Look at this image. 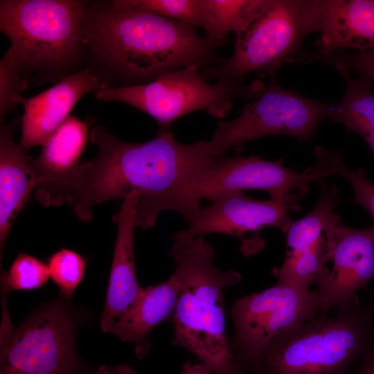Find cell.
<instances>
[{
    "instance_id": "9",
    "label": "cell",
    "mask_w": 374,
    "mask_h": 374,
    "mask_svg": "<svg viewBox=\"0 0 374 374\" xmlns=\"http://www.w3.org/2000/svg\"><path fill=\"white\" fill-rule=\"evenodd\" d=\"M240 114L231 121L217 122L208 141L217 157L231 149L271 134H285L301 141L310 140L321 121L329 118L334 103L321 102L280 87L272 77Z\"/></svg>"
},
{
    "instance_id": "17",
    "label": "cell",
    "mask_w": 374,
    "mask_h": 374,
    "mask_svg": "<svg viewBox=\"0 0 374 374\" xmlns=\"http://www.w3.org/2000/svg\"><path fill=\"white\" fill-rule=\"evenodd\" d=\"M19 119L1 125L0 131V253L17 215L38 182L30 157L21 142L14 141Z\"/></svg>"
},
{
    "instance_id": "11",
    "label": "cell",
    "mask_w": 374,
    "mask_h": 374,
    "mask_svg": "<svg viewBox=\"0 0 374 374\" xmlns=\"http://www.w3.org/2000/svg\"><path fill=\"white\" fill-rule=\"evenodd\" d=\"M37 310L0 349V374H84L75 348V325L67 307Z\"/></svg>"
},
{
    "instance_id": "26",
    "label": "cell",
    "mask_w": 374,
    "mask_h": 374,
    "mask_svg": "<svg viewBox=\"0 0 374 374\" xmlns=\"http://www.w3.org/2000/svg\"><path fill=\"white\" fill-rule=\"evenodd\" d=\"M17 70L6 60L0 61V117L13 111L23 98L22 93L28 87Z\"/></svg>"
},
{
    "instance_id": "28",
    "label": "cell",
    "mask_w": 374,
    "mask_h": 374,
    "mask_svg": "<svg viewBox=\"0 0 374 374\" xmlns=\"http://www.w3.org/2000/svg\"><path fill=\"white\" fill-rule=\"evenodd\" d=\"M348 69H354L364 78L374 81V48L355 54L336 53L330 59Z\"/></svg>"
},
{
    "instance_id": "19",
    "label": "cell",
    "mask_w": 374,
    "mask_h": 374,
    "mask_svg": "<svg viewBox=\"0 0 374 374\" xmlns=\"http://www.w3.org/2000/svg\"><path fill=\"white\" fill-rule=\"evenodd\" d=\"M333 64L344 79L346 87L341 101L334 103L329 118L341 124L347 132L359 134L374 154V91L371 81L362 77L353 78L349 69Z\"/></svg>"
},
{
    "instance_id": "31",
    "label": "cell",
    "mask_w": 374,
    "mask_h": 374,
    "mask_svg": "<svg viewBox=\"0 0 374 374\" xmlns=\"http://www.w3.org/2000/svg\"><path fill=\"white\" fill-rule=\"evenodd\" d=\"M362 364L355 374H374V348L362 359Z\"/></svg>"
},
{
    "instance_id": "7",
    "label": "cell",
    "mask_w": 374,
    "mask_h": 374,
    "mask_svg": "<svg viewBox=\"0 0 374 374\" xmlns=\"http://www.w3.org/2000/svg\"><path fill=\"white\" fill-rule=\"evenodd\" d=\"M312 178L308 169L297 172L285 168L283 159L267 161L238 152L233 157H219L211 167L181 187L139 200L137 224L141 229H149L159 213L167 210L178 212L189 224L201 208L202 199L212 200L235 191L262 190L270 199L280 200L295 190H308Z\"/></svg>"
},
{
    "instance_id": "13",
    "label": "cell",
    "mask_w": 374,
    "mask_h": 374,
    "mask_svg": "<svg viewBox=\"0 0 374 374\" xmlns=\"http://www.w3.org/2000/svg\"><path fill=\"white\" fill-rule=\"evenodd\" d=\"M328 262L314 283L321 301V314L359 302L357 293L374 280V229H355L341 223L329 233Z\"/></svg>"
},
{
    "instance_id": "16",
    "label": "cell",
    "mask_w": 374,
    "mask_h": 374,
    "mask_svg": "<svg viewBox=\"0 0 374 374\" xmlns=\"http://www.w3.org/2000/svg\"><path fill=\"white\" fill-rule=\"evenodd\" d=\"M139 197L137 193L127 196L113 216L117 224V235L105 305L100 317V326L103 332H109L142 288L136 279L134 255L136 205Z\"/></svg>"
},
{
    "instance_id": "23",
    "label": "cell",
    "mask_w": 374,
    "mask_h": 374,
    "mask_svg": "<svg viewBox=\"0 0 374 374\" xmlns=\"http://www.w3.org/2000/svg\"><path fill=\"white\" fill-rule=\"evenodd\" d=\"M50 277L47 264L32 256L19 252L8 271L1 273V290H32L43 287Z\"/></svg>"
},
{
    "instance_id": "27",
    "label": "cell",
    "mask_w": 374,
    "mask_h": 374,
    "mask_svg": "<svg viewBox=\"0 0 374 374\" xmlns=\"http://www.w3.org/2000/svg\"><path fill=\"white\" fill-rule=\"evenodd\" d=\"M338 175L346 179L351 184L354 191L353 202L366 210L374 221V183L367 179L365 170L360 168L352 171L344 163ZM373 227L374 229V225Z\"/></svg>"
},
{
    "instance_id": "3",
    "label": "cell",
    "mask_w": 374,
    "mask_h": 374,
    "mask_svg": "<svg viewBox=\"0 0 374 374\" xmlns=\"http://www.w3.org/2000/svg\"><path fill=\"white\" fill-rule=\"evenodd\" d=\"M215 253L201 237L172 244L168 254L181 289L172 317L171 345L192 353L211 374H247L232 355L223 299L224 288L238 283L240 274L219 269Z\"/></svg>"
},
{
    "instance_id": "1",
    "label": "cell",
    "mask_w": 374,
    "mask_h": 374,
    "mask_svg": "<svg viewBox=\"0 0 374 374\" xmlns=\"http://www.w3.org/2000/svg\"><path fill=\"white\" fill-rule=\"evenodd\" d=\"M90 139L97 148L90 160L66 172L44 176L36 187V199L46 206H71L87 222L93 206L133 193L138 199L181 187L212 166L215 157L208 141L183 143L170 127L161 128L148 141H123L103 125Z\"/></svg>"
},
{
    "instance_id": "33",
    "label": "cell",
    "mask_w": 374,
    "mask_h": 374,
    "mask_svg": "<svg viewBox=\"0 0 374 374\" xmlns=\"http://www.w3.org/2000/svg\"><path fill=\"white\" fill-rule=\"evenodd\" d=\"M93 374H108V366L105 365L100 366Z\"/></svg>"
},
{
    "instance_id": "15",
    "label": "cell",
    "mask_w": 374,
    "mask_h": 374,
    "mask_svg": "<svg viewBox=\"0 0 374 374\" xmlns=\"http://www.w3.org/2000/svg\"><path fill=\"white\" fill-rule=\"evenodd\" d=\"M315 55L329 60L337 51L374 48V0H317Z\"/></svg>"
},
{
    "instance_id": "20",
    "label": "cell",
    "mask_w": 374,
    "mask_h": 374,
    "mask_svg": "<svg viewBox=\"0 0 374 374\" xmlns=\"http://www.w3.org/2000/svg\"><path fill=\"white\" fill-rule=\"evenodd\" d=\"M87 138V123L70 115L43 144L37 159L30 157L37 182L42 177L75 168L84 150Z\"/></svg>"
},
{
    "instance_id": "32",
    "label": "cell",
    "mask_w": 374,
    "mask_h": 374,
    "mask_svg": "<svg viewBox=\"0 0 374 374\" xmlns=\"http://www.w3.org/2000/svg\"><path fill=\"white\" fill-rule=\"evenodd\" d=\"M108 374H139L135 370L127 365L108 366Z\"/></svg>"
},
{
    "instance_id": "4",
    "label": "cell",
    "mask_w": 374,
    "mask_h": 374,
    "mask_svg": "<svg viewBox=\"0 0 374 374\" xmlns=\"http://www.w3.org/2000/svg\"><path fill=\"white\" fill-rule=\"evenodd\" d=\"M88 4L81 0H1L0 29L10 42L2 58L28 83H57L75 73L85 55Z\"/></svg>"
},
{
    "instance_id": "14",
    "label": "cell",
    "mask_w": 374,
    "mask_h": 374,
    "mask_svg": "<svg viewBox=\"0 0 374 374\" xmlns=\"http://www.w3.org/2000/svg\"><path fill=\"white\" fill-rule=\"evenodd\" d=\"M100 85L88 67L66 75L53 87L28 98H22L21 143L26 149L43 145L51 134L68 118L86 93Z\"/></svg>"
},
{
    "instance_id": "6",
    "label": "cell",
    "mask_w": 374,
    "mask_h": 374,
    "mask_svg": "<svg viewBox=\"0 0 374 374\" xmlns=\"http://www.w3.org/2000/svg\"><path fill=\"white\" fill-rule=\"evenodd\" d=\"M317 0H259L234 33L232 55L201 69L206 80L244 84V77L261 72L274 77L283 64L294 62L304 38L316 32Z\"/></svg>"
},
{
    "instance_id": "24",
    "label": "cell",
    "mask_w": 374,
    "mask_h": 374,
    "mask_svg": "<svg viewBox=\"0 0 374 374\" xmlns=\"http://www.w3.org/2000/svg\"><path fill=\"white\" fill-rule=\"evenodd\" d=\"M130 3L162 17L199 27L206 31L204 0H129Z\"/></svg>"
},
{
    "instance_id": "8",
    "label": "cell",
    "mask_w": 374,
    "mask_h": 374,
    "mask_svg": "<svg viewBox=\"0 0 374 374\" xmlns=\"http://www.w3.org/2000/svg\"><path fill=\"white\" fill-rule=\"evenodd\" d=\"M201 69L197 64L188 65L143 84H101L94 94L100 101H118L143 112L161 128L170 127L173 121L197 110L224 118L231 109L233 98H253L256 94L258 84L240 85L222 80L210 84L202 77Z\"/></svg>"
},
{
    "instance_id": "25",
    "label": "cell",
    "mask_w": 374,
    "mask_h": 374,
    "mask_svg": "<svg viewBox=\"0 0 374 374\" xmlns=\"http://www.w3.org/2000/svg\"><path fill=\"white\" fill-rule=\"evenodd\" d=\"M86 263L80 254L66 249H62L49 257L47 265L50 277L66 298L71 299L81 283Z\"/></svg>"
},
{
    "instance_id": "10",
    "label": "cell",
    "mask_w": 374,
    "mask_h": 374,
    "mask_svg": "<svg viewBox=\"0 0 374 374\" xmlns=\"http://www.w3.org/2000/svg\"><path fill=\"white\" fill-rule=\"evenodd\" d=\"M320 311L317 290L279 281L260 292L238 299L231 308L234 332L230 346L235 362L247 373L276 335L311 319Z\"/></svg>"
},
{
    "instance_id": "2",
    "label": "cell",
    "mask_w": 374,
    "mask_h": 374,
    "mask_svg": "<svg viewBox=\"0 0 374 374\" xmlns=\"http://www.w3.org/2000/svg\"><path fill=\"white\" fill-rule=\"evenodd\" d=\"M85 55L100 84L132 86L165 72L220 62L221 44L196 28L141 8L129 0L89 3L83 24Z\"/></svg>"
},
{
    "instance_id": "22",
    "label": "cell",
    "mask_w": 374,
    "mask_h": 374,
    "mask_svg": "<svg viewBox=\"0 0 374 374\" xmlns=\"http://www.w3.org/2000/svg\"><path fill=\"white\" fill-rule=\"evenodd\" d=\"M259 0H204L207 16L206 37L221 45L231 32L243 24Z\"/></svg>"
},
{
    "instance_id": "12",
    "label": "cell",
    "mask_w": 374,
    "mask_h": 374,
    "mask_svg": "<svg viewBox=\"0 0 374 374\" xmlns=\"http://www.w3.org/2000/svg\"><path fill=\"white\" fill-rule=\"evenodd\" d=\"M307 192L296 190L280 200H257L242 191L224 193L214 197L212 204L201 208L188 226L175 233L172 243L222 233L243 239L248 233L275 227L286 233L293 220L290 211L301 209L300 202Z\"/></svg>"
},
{
    "instance_id": "5",
    "label": "cell",
    "mask_w": 374,
    "mask_h": 374,
    "mask_svg": "<svg viewBox=\"0 0 374 374\" xmlns=\"http://www.w3.org/2000/svg\"><path fill=\"white\" fill-rule=\"evenodd\" d=\"M374 348V290L366 303L320 314L276 335L251 374H346Z\"/></svg>"
},
{
    "instance_id": "29",
    "label": "cell",
    "mask_w": 374,
    "mask_h": 374,
    "mask_svg": "<svg viewBox=\"0 0 374 374\" xmlns=\"http://www.w3.org/2000/svg\"><path fill=\"white\" fill-rule=\"evenodd\" d=\"M7 295L8 292L1 290L2 319L0 330V348L9 342L15 332L8 312Z\"/></svg>"
},
{
    "instance_id": "21",
    "label": "cell",
    "mask_w": 374,
    "mask_h": 374,
    "mask_svg": "<svg viewBox=\"0 0 374 374\" xmlns=\"http://www.w3.org/2000/svg\"><path fill=\"white\" fill-rule=\"evenodd\" d=\"M320 188L319 199L315 206L303 217L293 222L286 235L287 254H297L315 246L327 233L341 223L335 213L337 190L324 179L317 181Z\"/></svg>"
},
{
    "instance_id": "18",
    "label": "cell",
    "mask_w": 374,
    "mask_h": 374,
    "mask_svg": "<svg viewBox=\"0 0 374 374\" xmlns=\"http://www.w3.org/2000/svg\"><path fill=\"white\" fill-rule=\"evenodd\" d=\"M180 289V280L175 272L157 285L142 287L108 332L134 343L136 356L143 358L150 348L149 333L161 323L172 320Z\"/></svg>"
},
{
    "instance_id": "30",
    "label": "cell",
    "mask_w": 374,
    "mask_h": 374,
    "mask_svg": "<svg viewBox=\"0 0 374 374\" xmlns=\"http://www.w3.org/2000/svg\"><path fill=\"white\" fill-rule=\"evenodd\" d=\"M180 374H211V373L202 363L193 364L188 361L183 364Z\"/></svg>"
}]
</instances>
